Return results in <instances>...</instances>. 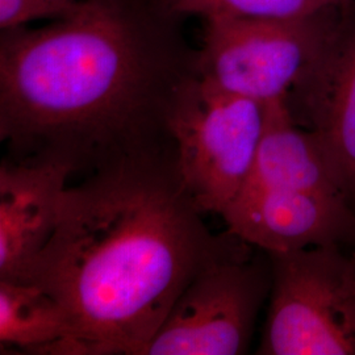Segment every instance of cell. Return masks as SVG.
Instances as JSON below:
<instances>
[{"label":"cell","mask_w":355,"mask_h":355,"mask_svg":"<svg viewBox=\"0 0 355 355\" xmlns=\"http://www.w3.org/2000/svg\"><path fill=\"white\" fill-rule=\"evenodd\" d=\"M182 19L157 0H82L38 29L0 35V140L16 161L87 177L177 153L170 117L198 70Z\"/></svg>","instance_id":"obj_1"},{"label":"cell","mask_w":355,"mask_h":355,"mask_svg":"<svg viewBox=\"0 0 355 355\" xmlns=\"http://www.w3.org/2000/svg\"><path fill=\"white\" fill-rule=\"evenodd\" d=\"M179 175L177 153L99 170L64 191L54 234L26 283L70 318L71 355H142L204 267L253 246L214 234Z\"/></svg>","instance_id":"obj_2"},{"label":"cell","mask_w":355,"mask_h":355,"mask_svg":"<svg viewBox=\"0 0 355 355\" xmlns=\"http://www.w3.org/2000/svg\"><path fill=\"white\" fill-rule=\"evenodd\" d=\"M271 290L258 354L355 355V254L267 253Z\"/></svg>","instance_id":"obj_3"},{"label":"cell","mask_w":355,"mask_h":355,"mask_svg":"<svg viewBox=\"0 0 355 355\" xmlns=\"http://www.w3.org/2000/svg\"><path fill=\"white\" fill-rule=\"evenodd\" d=\"M265 104L217 87L200 76L182 91L170 117L184 189L203 214L223 216L253 168Z\"/></svg>","instance_id":"obj_4"},{"label":"cell","mask_w":355,"mask_h":355,"mask_svg":"<svg viewBox=\"0 0 355 355\" xmlns=\"http://www.w3.org/2000/svg\"><path fill=\"white\" fill-rule=\"evenodd\" d=\"M338 10L291 19H204L199 76L257 102L288 99L325 49Z\"/></svg>","instance_id":"obj_5"},{"label":"cell","mask_w":355,"mask_h":355,"mask_svg":"<svg viewBox=\"0 0 355 355\" xmlns=\"http://www.w3.org/2000/svg\"><path fill=\"white\" fill-rule=\"evenodd\" d=\"M270 290L267 253L216 261L187 284L142 355L245 354Z\"/></svg>","instance_id":"obj_6"},{"label":"cell","mask_w":355,"mask_h":355,"mask_svg":"<svg viewBox=\"0 0 355 355\" xmlns=\"http://www.w3.org/2000/svg\"><path fill=\"white\" fill-rule=\"evenodd\" d=\"M228 232L263 253L355 242V208L312 191L243 187L224 215Z\"/></svg>","instance_id":"obj_7"},{"label":"cell","mask_w":355,"mask_h":355,"mask_svg":"<svg viewBox=\"0 0 355 355\" xmlns=\"http://www.w3.org/2000/svg\"><path fill=\"white\" fill-rule=\"evenodd\" d=\"M355 208V0L343 4L318 62L288 98Z\"/></svg>","instance_id":"obj_8"},{"label":"cell","mask_w":355,"mask_h":355,"mask_svg":"<svg viewBox=\"0 0 355 355\" xmlns=\"http://www.w3.org/2000/svg\"><path fill=\"white\" fill-rule=\"evenodd\" d=\"M73 175L51 159H4L0 166V280L26 283L57 228Z\"/></svg>","instance_id":"obj_9"},{"label":"cell","mask_w":355,"mask_h":355,"mask_svg":"<svg viewBox=\"0 0 355 355\" xmlns=\"http://www.w3.org/2000/svg\"><path fill=\"white\" fill-rule=\"evenodd\" d=\"M263 104V132L243 187L312 191L347 199L316 136L295 119L288 99Z\"/></svg>","instance_id":"obj_10"},{"label":"cell","mask_w":355,"mask_h":355,"mask_svg":"<svg viewBox=\"0 0 355 355\" xmlns=\"http://www.w3.org/2000/svg\"><path fill=\"white\" fill-rule=\"evenodd\" d=\"M76 333L61 304L35 284L0 280V343L33 354H73Z\"/></svg>","instance_id":"obj_11"},{"label":"cell","mask_w":355,"mask_h":355,"mask_svg":"<svg viewBox=\"0 0 355 355\" xmlns=\"http://www.w3.org/2000/svg\"><path fill=\"white\" fill-rule=\"evenodd\" d=\"M173 16L291 19L325 12L349 0H157Z\"/></svg>","instance_id":"obj_12"},{"label":"cell","mask_w":355,"mask_h":355,"mask_svg":"<svg viewBox=\"0 0 355 355\" xmlns=\"http://www.w3.org/2000/svg\"><path fill=\"white\" fill-rule=\"evenodd\" d=\"M82 0H0L1 31L21 28L38 19H64L76 12Z\"/></svg>","instance_id":"obj_13"}]
</instances>
